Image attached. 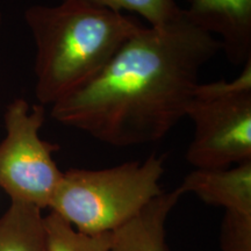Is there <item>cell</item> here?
Listing matches in <instances>:
<instances>
[{
	"instance_id": "cell-1",
	"label": "cell",
	"mask_w": 251,
	"mask_h": 251,
	"mask_svg": "<svg viewBox=\"0 0 251 251\" xmlns=\"http://www.w3.org/2000/svg\"><path fill=\"white\" fill-rule=\"evenodd\" d=\"M221 42L183 14L143 25L94 79L51 106V117L117 148L158 142L186 118L200 72Z\"/></svg>"
},
{
	"instance_id": "cell-2",
	"label": "cell",
	"mask_w": 251,
	"mask_h": 251,
	"mask_svg": "<svg viewBox=\"0 0 251 251\" xmlns=\"http://www.w3.org/2000/svg\"><path fill=\"white\" fill-rule=\"evenodd\" d=\"M25 20L36 46L35 94L55 105L94 79L143 24L131 14L80 0L34 5Z\"/></svg>"
},
{
	"instance_id": "cell-3",
	"label": "cell",
	"mask_w": 251,
	"mask_h": 251,
	"mask_svg": "<svg viewBox=\"0 0 251 251\" xmlns=\"http://www.w3.org/2000/svg\"><path fill=\"white\" fill-rule=\"evenodd\" d=\"M164 157L126 162L101 170L63 172L49 208L77 230L113 233L133 220L163 191Z\"/></svg>"
},
{
	"instance_id": "cell-4",
	"label": "cell",
	"mask_w": 251,
	"mask_h": 251,
	"mask_svg": "<svg viewBox=\"0 0 251 251\" xmlns=\"http://www.w3.org/2000/svg\"><path fill=\"white\" fill-rule=\"evenodd\" d=\"M194 125L186 159L198 170L251 161V58L230 81L199 83L187 107Z\"/></svg>"
},
{
	"instance_id": "cell-5",
	"label": "cell",
	"mask_w": 251,
	"mask_h": 251,
	"mask_svg": "<svg viewBox=\"0 0 251 251\" xmlns=\"http://www.w3.org/2000/svg\"><path fill=\"white\" fill-rule=\"evenodd\" d=\"M45 120V106L29 108L25 99H15L5 111L6 136L0 142V187L11 201L41 211L49 208L63 176L52 158L59 146L40 137Z\"/></svg>"
},
{
	"instance_id": "cell-6",
	"label": "cell",
	"mask_w": 251,
	"mask_h": 251,
	"mask_svg": "<svg viewBox=\"0 0 251 251\" xmlns=\"http://www.w3.org/2000/svg\"><path fill=\"white\" fill-rule=\"evenodd\" d=\"M185 15L215 36L233 64L251 58V0H186Z\"/></svg>"
},
{
	"instance_id": "cell-7",
	"label": "cell",
	"mask_w": 251,
	"mask_h": 251,
	"mask_svg": "<svg viewBox=\"0 0 251 251\" xmlns=\"http://www.w3.org/2000/svg\"><path fill=\"white\" fill-rule=\"evenodd\" d=\"M183 193H193L207 205L225 212L251 214V161L222 170H196L184 178Z\"/></svg>"
},
{
	"instance_id": "cell-8",
	"label": "cell",
	"mask_w": 251,
	"mask_h": 251,
	"mask_svg": "<svg viewBox=\"0 0 251 251\" xmlns=\"http://www.w3.org/2000/svg\"><path fill=\"white\" fill-rule=\"evenodd\" d=\"M181 196L179 187L170 192L163 191L139 215L113 231L112 251H169L166 219Z\"/></svg>"
},
{
	"instance_id": "cell-9",
	"label": "cell",
	"mask_w": 251,
	"mask_h": 251,
	"mask_svg": "<svg viewBox=\"0 0 251 251\" xmlns=\"http://www.w3.org/2000/svg\"><path fill=\"white\" fill-rule=\"evenodd\" d=\"M40 208L11 201L0 216V251H48Z\"/></svg>"
},
{
	"instance_id": "cell-10",
	"label": "cell",
	"mask_w": 251,
	"mask_h": 251,
	"mask_svg": "<svg viewBox=\"0 0 251 251\" xmlns=\"http://www.w3.org/2000/svg\"><path fill=\"white\" fill-rule=\"evenodd\" d=\"M48 251H112L113 233L89 234L77 230L61 216H43Z\"/></svg>"
},
{
	"instance_id": "cell-11",
	"label": "cell",
	"mask_w": 251,
	"mask_h": 251,
	"mask_svg": "<svg viewBox=\"0 0 251 251\" xmlns=\"http://www.w3.org/2000/svg\"><path fill=\"white\" fill-rule=\"evenodd\" d=\"M94 7L140 15L150 27H161L183 14L175 0H80Z\"/></svg>"
},
{
	"instance_id": "cell-12",
	"label": "cell",
	"mask_w": 251,
	"mask_h": 251,
	"mask_svg": "<svg viewBox=\"0 0 251 251\" xmlns=\"http://www.w3.org/2000/svg\"><path fill=\"white\" fill-rule=\"evenodd\" d=\"M220 248L221 251H251V214L225 212Z\"/></svg>"
},
{
	"instance_id": "cell-13",
	"label": "cell",
	"mask_w": 251,
	"mask_h": 251,
	"mask_svg": "<svg viewBox=\"0 0 251 251\" xmlns=\"http://www.w3.org/2000/svg\"><path fill=\"white\" fill-rule=\"evenodd\" d=\"M0 27H1V13H0Z\"/></svg>"
}]
</instances>
